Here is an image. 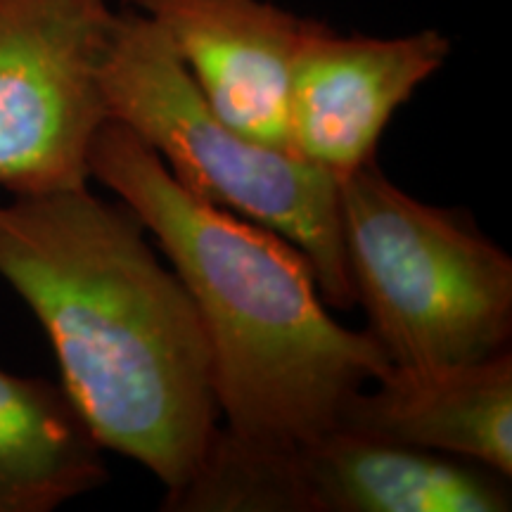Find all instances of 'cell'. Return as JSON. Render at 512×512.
<instances>
[{"instance_id": "obj_5", "label": "cell", "mask_w": 512, "mask_h": 512, "mask_svg": "<svg viewBox=\"0 0 512 512\" xmlns=\"http://www.w3.org/2000/svg\"><path fill=\"white\" fill-rule=\"evenodd\" d=\"M510 477L470 460L335 430L290 453H247L216 432L174 512H508Z\"/></svg>"}, {"instance_id": "obj_3", "label": "cell", "mask_w": 512, "mask_h": 512, "mask_svg": "<svg viewBox=\"0 0 512 512\" xmlns=\"http://www.w3.org/2000/svg\"><path fill=\"white\" fill-rule=\"evenodd\" d=\"M100 81L107 119L145 140L183 190L283 235L311 261L328 306L356 304L335 176L223 124L162 29L136 10H117Z\"/></svg>"}, {"instance_id": "obj_6", "label": "cell", "mask_w": 512, "mask_h": 512, "mask_svg": "<svg viewBox=\"0 0 512 512\" xmlns=\"http://www.w3.org/2000/svg\"><path fill=\"white\" fill-rule=\"evenodd\" d=\"M114 19L112 0H0V188L10 195L91 181Z\"/></svg>"}, {"instance_id": "obj_4", "label": "cell", "mask_w": 512, "mask_h": 512, "mask_svg": "<svg viewBox=\"0 0 512 512\" xmlns=\"http://www.w3.org/2000/svg\"><path fill=\"white\" fill-rule=\"evenodd\" d=\"M339 221L354 299L394 368L510 349L512 259L463 211L415 200L370 162L339 183Z\"/></svg>"}, {"instance_id": "obj_1", "label": "cell", "mask_w": 512, "mask_h": 512, "mask_svg": "<svg viewBox=\"0 0 512 512\" xmlns=\"http://www.w3.org/2000/svg\"><path fill=\"white\" fill-rule=\"evenodd\" d=\"M0 278L34 311L102 448L188 486L219 432L207 332L124 202L88 185L0 204Z\"/></svg>"}, {"instance_id": "obj_9", "label": "cell", "mask_w": 512, "mask_h": 512, "mask_svg": "<svg viewBox=\"0 0 512 512\" xmlns=\"http://www.w3.org/2000/svg\"><path fill=\"white\" fill-rule=\"evenodd\" d=\"M342 430L512 475V354L441 368H389L344 408Z\"/></svg>"}, {"instance_id": "obj_10", "label": "cell", "mask_w": 512, "mask_h": 512, "mask_svg": "<svg viewBox=\"0 0 512 512\" xmlns=\"http://www.w3.org/2000/svg\"><path fill=\"white\" fill-rule=\"evenodd\" d=\"M107 479L100 441L67 389L0 370V512H50Z\"/></svg>"}, {"instance_id": "obj_2", "label": "cell", "mask_w": 512, "mask_h": 512, "mask_svg": "<svg viewBox=\"0 0 512 512\" xmlns=\"http://www.w3.org/2000/svg\"><path fill=\"white\" fill-rule=\"evenodd\" d=\"M88 171L138 216L195 302L221 441L290 453L339 427L349 401L392 368L368 330L330 316L302 249L192 197L121 121L95 133Z\"/></svg>"}, {"instance_id": "obj_7", "label": "cell", "mask_w": 512, "mask_h": 512, "mask_svg": "<svg viewBox=\"0 0 512 512\" xmlns=\"http://www.w3.org/2000/svg\"><path fill=\"white\" fill-rule=\"evenodd\" d=\"M451 41L437 29L396 38L339 36L318 22L292 67L290 138L294 155L339 183L375 162L394 112L444 67Z\"/></svg>"}, {"instance_id": "obj_8", "label": "cell", "mask_w": 512, "mask_h": 512, "mask_svg": "<svg viewBox=\"0 0 512 512\" xmlns=\"http://www.w3.org/2000/svg\"><path fill=\"white\" fill-rule=\"evenodd\" d=\"M162 29L223 124L294 155L292 67L318 19L266 0H121Z\"/></svg>"}]
</instances>
